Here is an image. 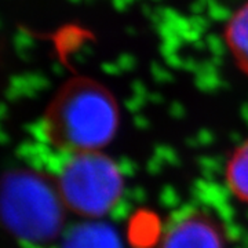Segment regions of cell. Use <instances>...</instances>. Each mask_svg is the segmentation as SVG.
Wrapping results in <instances>:
<instances>
[{"label": "cell", "mask_w": 248, "mask_h": 248, "mask_svg": "<svg viewBox=\"0 0 248 248\" xmlns=\"http://www.w3.org/2000/svg\"><path fill=\"white\" fill-rule=\"evenodd\" d=\"M226 45L237 65L248 73V3L229 19L226 25Z\"/></svg>", "instance_id": "6"}, {"label": "cell", "mask_w": 248, "mask_h": 248, "mask_svg": "<svg viewBox=\"0 0 248 248\" xmlns=\"http://www.w3.org/2000/svg\"><path fill=\"white\" fill-rule=\"evenodd\" d=\"M119 109L104 86L89 79L66 83L46 113L50 141L68 153L98 152L113 140Z\"/></svg>", "instance_id": "1"}, {"label": "cell", "mask_w": 248, "mask_h": 248, "mask_svg": "<svg viewBox=\"0 0 248 248\" xmlns=\"http://www.w3.org/2000/svg\"><path fill=\"white\" fill-rule=\"evenodd\" d=\"M159 248H226L219 225L199 210L178 215L166 229Z\"/></svg>", "instance_id": "4"}, {"label": "cell", "mask_w": 248, "mask_h": 248, "mask_svg": "<svg viewBox=\"0 0 248 248\" xmlns=\"http://www.w3.org/2000/svg\"><path fill=\"white\" fill-rule=\"evenodd\" d=\"M226 182L233 195L248 204V140L232 153L226 164Z\"/></svg>", "instance_id": "7"}, {"label": "cell", "mask_w": 248, "mask_h": 248, "mask_svg": "<svg viewBox=\"0 0 248 248\" xmlns=\"http://www.w3.org/2000/svg\"><path fill=\"white\" fill-rule=\"evenodd\" d=\"M65 207L86 218L109 213L122 197L124 179L113 160L101 152L69 153L57 179Z\"/></svg>", "instance_id": "3"}, {"label": "cell", "mask_w": 248, "mask_h": 248, "mask_svg": "<svg viewBox=\"0 0 248 248\" xmlns=\"http://www.w3.org/2000/svg\"><path fill=\"white\" fill-rule=\"evenodd\" d=\"M62 248H123L113 229L101 223H83L63 239Z\"/></svg>", "instance_id": "5"}, {"label": "cell", "mask_w": 248, "mask_h": 248, "mask_svg": "<svg viewBox=\"0 0 248 248\" xmlns=\"http://www.w3.org/2000/svg\"><path fill=\"white\" fill-rule=\"evenodd\" d=\"M65 204L55 184L29 170L0 179V222L18 239L46 243L61 233Z\"/></svg>", "instance_id": "2"}]
</instances>
